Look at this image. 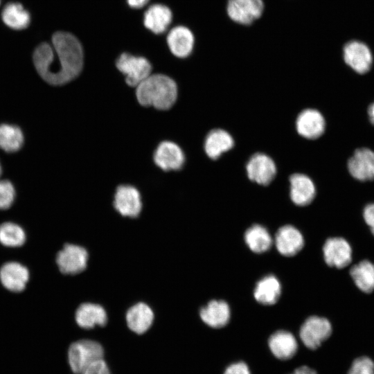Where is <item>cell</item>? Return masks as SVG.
<instances>
[{
  "instance_id": "74e56055",
  "label": "cell",
  "mask_w": 374,
  "mask_h": 374,
  "mask_svg": "<svg viewBox=\"0 0 374 374\" xmlns=\"http://www.w3.org/2000/svg\"><path fill=\"white\" fill-rule=\"evenodd\" d=\"M368 116L370 122L374 125V102L368 108Z\"/></svg>"
},
{
  "instance_id": "9c48e42d",
  "label": "cell",
  "mask_w": 374,
  "mask_h": 374,
  "mask_svg": "<svg viewBox=\"0 0 374 374\" xmlns=\"http://www.w3.org/2000/svg\"><path fill=\"white\" fill-rule=\"evenodd\" d=\"M153 159L154 163L163 171L179 170L184 164L185 156L177 144L165 141L157 147Z\"/></svg>"
},
{
  "instance_id": "f546056e",
  "label": "cell",
  "mask_w": 374,
  "mask_h": 374,
  "mask_svg": "<svg viewBox=\"0 0 374 374\" xmlns=\"http://www.w3.org/2000/svg\"><path fill=\"white\" fill-rule=\"evenodd\" d=\"M26 233L18 224L7 222L0 225V242L8 247H20L25 242Z\"/></svg>"
},
{
  "instance_id": "d6986e66",
  "label": "cell",
  "mask_w": 374,
  "mask_h": 374,
  "mask_svg": "<svg viewBox=\"0 0 374 374\" xmlns=\"http://www.w3.org/2000/svg\"><path fill=\"white\" fill-rule=\"evenodd\" d=\"M268 344L272 354L281 360L292 358L298 348L294 336L285 330H278L273 333L269 339Z\"/></svg>"
},
{
  "instance_id": "cb8c5ba5",
  "label": "cell",
  "mask_w": 374,
  "mask_h": 374,
  "mask_svg": "<svg viewBox=\"0 0 374 374\" xmlns=\"http://www.w3.org/2000/svg\"><path fill=\"white\" fill-rule=\"evenodd\" d=\"M233 145V139L229 133L222 129H215L206 136L204 150L209 158L217 159L231 149Z\"/></svg>"
},
{
  "instance_id": "1f68e13d",
  "label": "cell",
  "mask_w": 374,
  "mask_h": 374,
  "mask_svg": "<svg viewBox=\"0 0 374 374\" xmlns=\"http://www.w3.org/2000/svg\"><path fill=\"white\" fill-rule=\"evenodd\" d=\"M348 374H374V363L368 357H359L353 362Z\"/></svg>"
},
{
  "instance_id": "5bb4252c",
  "label": "cell",
  "mask_w": 374,
  "mask_h": 374,
  "mask_svg": "<svg viewBox=\"0 0 374 374\" xmlns=\"http://www.w3.org/2000/svg\"><path fill=\"white\" fill-rule=\"evenodd\" d=\"M296 128L303 137L315 139L324 132L326 121L318 110L307 109L299 114L296 121Z\"/></svg>"
},
{
  "instance_id": "277c9868",
  "label": "cell",
  "mask_w": 374,
  "mask_h": 374,
  "mask_svg": "<svg viewBox=\"0 0 374 374\" xmlns=\"http://www.w3.org/2000/svg\"><path fill=\"white\" fill-rule=\"evenodd\" d=\"M117 69L125 75V82L130 87H136L151 74L152 66L145 57L122 53L116 60Z\"/></svg>"
},
{
  "instance_id": "d590c367",
  "label": "cell",
  "mask_w": 374,
  "mask_h": 374,
  "mask_svg": "<svg viewBox=\"0 0 374 374\" xmlns=\"http://www.w3.org/2000/svg\"><path fill=\"white\" fill-rule=\"evenodd\" d=\"M292 374H317V373L307 366H302L295 369Z\"/></svg>"
},
{
  "instance_id": "4dcf8cb0",
  "label": "cell",
  "mask_w": 374,
  "mask_h": 374,
  "mask_svg": "<svg viewBox=\"0 0 374 374\" xmlns=\"http://www.w3.org/2000/svg\"><path fill=\"white\" fill-rule=\"evenodd\" d=\"M15 198V190L12 184L8 180H0V209L10 208Z\"/></svg>"
},
{
  "instance_id": "d6a6232c",
  "label": "cell",
  "mask_w": 374,
  "mask_h": 374,
  "mask_svg": "<svg viewBox=\"0 0 374 374\" xmlns=\"http://www.w3.org/2000/svg\"><path fill=\"white\" fill-rule=\"evenodd\" d=\"M82 374H111V373L107 363L101 359L89 365Z\"/></svg>"
},
{
  "instance_id": "9a60e30c",
  "label": "cell",
  "mask_w": 374,
  "mask_h": 374,
  "mask_svg": "<svg viewBox=\"0 0 374 374\" xmlns=\"http://www.w3.org/2000/svg\"><path fill=\"white\" fill-rule=\"evenodd\" d=\"M28 279V269L17 262H8L0 269V280L3 287L10 292L23 291Z\"/></svg>"
},
{
  "instance_id": "83f0119b",
  "label": "cell",
  "mask_w": 374,
  "mask_h": 374,
  "mask_svg": "<svg viewBox=\"0 0 374 374\" xmlns=\"http://www.w3.org/2000/svg\"><path fill=\"white\" fill-rule=\"evenodd\" d=\"M1 17L5 24L16 30L26 28L30 23L28 12L18 3L7 4L2 10Z\"/></svg>"
},
{
  "instance_id": "8d00e7d4",
  "label": "cell",
  "mask_w": 374,
  "mask_h": 374,
  "mask_svg": "<svg viewBox=\"0 0 374 374\" xmlns=\"http://www.w3.org/2000/svg\"><path fill=\"white\" fill-rule=\"evenodd\" d=\"M149 0H127L129 6L133 8H140L144 6Z\"/></svg>"
},
{
  "instance_id": "6da1fadb",
  "label": "cell",
  "mask_w": 374,
  "mask_h": 374,
  "mask_svg": "<svg viewBox=\"0 0 374 374\" xmlns=\"http://www.w3.org/2000/svg\"><path fill=\"white\" fill-rule=\"evenodd\" d=\"M83 50L72 34L57 32L52 37V46L39 45L33 53V62L39 75L47 83L59 86L66 84L81 73Z\"/></svg>"
},
{
  "instance_id": "603a6c76",
  "label": "cell",
  "mask_w": 374,
  "mask_h": 374,
  "mask_svg": "<svg viewBox=\"0 0 374 374\" xmlns=\"http://www.w3.org/2000/svg\"><path fill=\"white\" fill-rule=\"evenodd\" d=\"M153 319L152 310L143 303L133 305L126 314V321L129 328L136 334L145 332L151 326Z\"/></svg>"
},
{
  "instance_id": "d4e9b609",
  "label": "cell",
  "mask_w": 374,
  "mask_h": 374,
  "mask_svg": "<svg viewBox=\"0 0 374 374\" xmlns=\"http://www.w3.org/2000/svg\"><path fill=\"white\" fill-rule=\"evenodd\" d=\"M281 294V286L278 280L269 275L259 280L255 287L253 295L256 300L262 305H274Z\"/></svg>"
},
{
  "instance_id": "8992f818",
  "label": "cell",
  "mask_w": 374,
  "mask_h": 374,
  "mask_svg": "<svg viewBox=\"0 0 374 374\" xmlns=\"http://www.w3.org/2000/svg\"><path fill=\"white\" fill-rule=\"evenodd\" d=\"M343 57L346 64L359 74L368 72L373 61L370 48L359 40H351L344 45Z\"/></svg>"
},
{
  "instance_id": "3957f363",
  "label": "cell",
  "mask_w": 374,
  "mask_h": 374,
  "mask_svg": "<svg viewBox=\"0 0 374 374\" xmlns=\"http://www.w3.org/2000/svg\"><path fill=\"white\" fill-rule=\"evenodd\" d=\"M104 349L100 344L89 339H81L72 343L68 350V362L71 371L82 374L91 363L101 359Z\"/></svg>"
},
{
  "instance_id": "7c38bea8",
  "label": "cell",
  "mask_w": 374,
  "mask_h": 374,
  "mask_svg": "<svg viewBox=\"0 0 374 374\" xmlns=\"http://www.w3.org/2000/svg\"><path fill=\"white\" fill-rule=\"evenodd\" d=\"M351 176L361 181L374 180V151L367 148L357 149L348 161Z\"/></svg>"
},
{
  "instance_id": "8fae6325",
  "label": "cell",
  "mask_w": 374,
  "mask_h": 374,
  "mask_svg": "<svg viewBox=\"0 0 374 374\" xmlns=\"http://www.w3.org/2000/svg\"><path fill=\"white\" fill-rule=\"evenodd\" d=\"M323 258L330 267L341 269L352 260V248L342 238H328L323 247Z\"/></svg>"
},
{
  "instance_id": "ac0fdd59",
  "label": "cell",
  "mask_w": 374,
  "mask_h": 374,
  "mask_svg": "<svg viewBox=\"0 0 374 374\" xmlns=\"http://www.w3.org/2000/svg\"><path fill=\"white\" fill-rule=\"evenodd\" d=\"M167 43L175 56L184 58L188 57L193 51L194 36L188 28L176 26L169 32Z\"/></svg>"
},
{
  "instance_id": "7402d4cb",
  "label": "cell",
  "mask_w": 374,
  "mask_h": 374,
  "mask_svg": "<svg viewBox=\"0 0 374 374\" xmlns=\"http://www.w3.org/2000/svg\"><path fill=\"white\" fill-rule=\"evenodd\" d=\"M200 317L210 327H224L230 319L229 305L224 301L213 300L200 310Z\"/></svg>"
},
{
  "instance_id": "f1b7e54d",
  "label": "cell",
  "mask_w": 374,
  "mask_h": 374,
  "mask_svg": "<svg viewBox=\"0 0 374 374\" xmlns=\"http://www.w3.org/2000/svg\"><path fill=\"white\" fill-rule=\"evenodd\" d=\"M24 134L17 125L10 124L0 125V148L6 152L19 150L24 143Z\"/></svg>"
},
{
  "instance_id": "e575fe53",
  "label": "cell",
  "mask_w": 374,
  "mask_h": 374,
  "mask_svg": "<svg viewBox=\"0 0 374 374\" xmlns=\"http://www.w3.org/2000/svg\"><path fill=\"white\" fill-rule=\"evenodd\" d=\"M363 217L374 235V203L368 204L364 207Z\"/></svg>"
},
{
  "instance_id": "4316f807",
  "label": "cell",
  "mask_w": 374,
  "mask_h": 374,
  "mask_svg": "<svg viewBox=\"0 0 374 374\" xmlns=\"http://www.w3.org/2000/svg\"><path fill=\"white\" fill-rule=\"evenodd\" d=\"M244 240L249 249L258 253L269 250L272 244L268 231L259 224H254L246 231Z\"/></svg>"
},
{
  "instance_id": "30bf717a",
  "label": "cell",
  "mask_w": 374,
  "mask_h": 374,
  "mask_svg": "<svg viewBox=\"0 0 374 374\" xmlns=\"http://www.w3.org/2000/svg\"><path fill=\"white\" fill-rule=\"evenodd\" d=\"M247 174L249 179L266 186L274 179L276 174V166L268 155L262 153L253 154L246 166Z\"/></svg>"
},
{
  "instance_id": "44dd1931",
  "label": "cell",
  "mask_w": 374,
  "mask_h": 374,
  "mask_svg": "<svg viewBox=\"0 0 374 374\" xmlns=\"http://www.w3.org/2000/svg\"><path fill=\"white\" fill-rule=\"evenodd\" d=\"M172 18L169 8L162 4L152 5L144 14L145 26L155 34L164 33Z\"/></svg>"
},
{
  "instance_id": "ffe728a7",
  "label": "cell",
  "mask_w": 374,
  "mask_h": 374,
  "mask_svg": "<svg viewBox=\"0 0 374 374\" xmlns=\"http://www.w3.org/2000/svg\"><path fill=\"white\" fill-rule=\"evenodd\" d=\"M77 324L85 329H90L96 326H103L107 323V314L100 305L82 303L77 309L75 314Z\"/></svg>"
},
{
  "instance_id": "ba28073f",
  "label": "cell",
  "mask_w": 374,
  "mask_h": 374,
  "mask_svg": "<svg viewBox=\"0 0 374 374\" xmlns=\"http://www.w3.org/2000/svg\"><path fill=\"white\" fill-rule=\"evenodd\" d=\"M264 8L262 0H228L227 13L235 22L249 25L258 19Z\"/></svg>"
},
{
  "instance_id": "7a4b0ae2",
  "label": "cell",
  "mask_w": 374,
  "mask_h": 374,
  "mask_svg": "<svg viewBox=\"0 0 374 374\" xmlns=\"http://www.w3.org/2000/svg\"><path fill=\"white\" fill-rule=\"evenodd\" d=\"M177 86L170 77L163 74H150L136 89V97L140 105L159 110L171 108L177 98Z\"/></svg>"
},
{
  "instance_id": "2e32d148",
  "label": "cell",
  "mask_w": 374,
  "mask_h": 374,
  "mask_svg": "<svg viewBox=\"0 0 374 374\" xmlns=\"http://www.w3.org/2000/svg\"><path fill=\"white\" fill-rule=\"evenodd\" d=\"M275 244L280 254L293 256L302 249L304 240L296 228L291 225H285L280 227L276 232Z\"/></svg>"
},
{
  "instance_id": "f35d334b",
  "label": "cell",
  "mask_w": 374,
  "mask_h": 374,
  "mask_svg": "<svg viewBox=\"0 0 374 374\" xmlns=\"http://www.w3.org/2000/svg\"><path fill=\"white\" fill-rule=\"evenodd\" d=\"M1 172H2V170H1V164H0V176L1 175Z\"/></svg>"
},
{
  "instance_id": "484cf974",
  "label": "cell",
  "mask_w": 374,
  "mask_h": 374,
  "mask_svg": "<svg viewBox=\"0 0 374 374\" xmlns=\"http://www.w3.org/2000/svg\"><path fill=\"white\" fill-rule=\"evenodd\" d=\"M350 274L355 285L363 292L371 293L374 290V264L364 260L355 265Z\"/></svg>"
},
{
  "instance_id": "52a82bcc",
  "label": "cell",
  "mask_w": 374,
  "mask_h": 374,
  "mask_svg": "<svg viewBox=\"0 0 374 374\" xmlns=\"http://www.w3.org/2000/svg\"><path fill=\"white\" fill-rule=\"evenodd\" d=\"M88 259V253L82 247L66 244L57 253L56 262L61 272L75 274L83 271Z\"/></svg>"
},
{
  "instance_id": "836d02e7",
  "label": "cell",
  "mask_w": 374,
  "mask_h": 374,
  "mask_svg": "<svg viewBox=\"0 0 374 374\" xmlns=\"http://www.w3.org/2000/svg\"><path fill=\"white\" fill-rule=\"evenodd\" d=\"M224 374H251L248 366L242 362H236L229 365Z\"/></svg>"
},
{
  "instance_id": "e0dca14e",
  "label": "cell",
  "mask_w": 374,
  "mask_h": 374,
  "mask_svg": "<svg viewBox=\"0 0 374 374\" xmlns=\"http://www.w3.org/2000/svg\"><path fill=\"white\" fill-rule=\"evenodd\" d=\"M290 197L298 206H306L312 202L316 195L315 186L305 175L293 174L290 178Z\"/></svg>"
},
{
  "instance_id": "5b68a950",
  "label": "cell",
  "mask_w": 374,
  "mask_h": 374,
  "mask_svg": "<svg viewBox=\"0 0 374 374\" xmlns=\"http://www.w3.org/2000/svg\"><path fill=\"white\" fill-rule=\"evenodd\" d=\"M332 333L330 321L323 317L312 316L308 318L300 329V338L310 349H317Z\"/></svg>"
},
{
  "instance_id": "4fadbf2b",
  "label": "cell",
  "mask_w": 374,
  "mask_h": 374,
  "mask_svg": "<svg viewBox=\"0 0 374 374\" xmlns=\"http://www.w3.org/2000/svg\"><path fill=\"white\" fill-rule=\"evenodd\" d=\"M114 206L122 215L136 217L142 207L139 190L130 185L118 186L114 195Z\"/></svg>"
}]
</instances>
